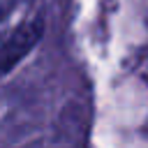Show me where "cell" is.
Listing matches in <instances>:
<instances>
[]
</instances>
